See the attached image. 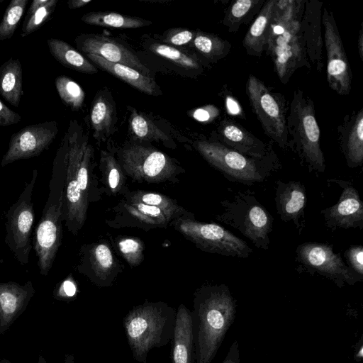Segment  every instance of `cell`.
<instances>
[{
    "label": "cell",
    "mask_w": 363,
    "mask_h": 363,
    "mask_svg": "<svg viewBox=\"0 0 363 363\" xmlns=\"http://www.w3.org/2000/svg\"><path fill=\"white\" fill-rule=\"evenodd\" d=\"M191 45L208 62H217L230 52V43L219 36L203 31H196Z\"/></svg>",
    "instance_id": "33"
},
{
    "label": "cell",
    "mask_w": 363,
    "mask_h": 363,
    "mask_svg": "<svg viewBox=\"0 0 363 363\" xmlns=\"http://www.w3.org/2000/svg\"><path fill=\"white\" fill-rule=\"evenodd\" d=\"M223 212L216 219L240 232L259 249L269 248L274 218L250 191H238L221 201Z\"/></svg>",
    "instance_id": "7"
},
{
    "label": "cell",
    "mask_w": 363,
    "mask_h": 363,
    "mask_svg": "<svg viewBox=\"0 0 363 363\" xmlns=\"http://www.w3.org/2000/svg\"><path fill=\"white\" fill-rule=\"evenodd\" d=\"M219 114L218 109L212 105H208L194 110L191 116L200 122H208Z\"/></svg>",
    "instance_id": "46"
},
{
    "label": "cell",
    "mask_w": 363,
    "mask_h": 363,
    "mask_svg": "<svg viewBox=\"0 0 363 363\" xmlns=\"http://www.w3.org/2000/svg\"><path fill=\"white\" fill-rule=\"evenodd\" d=\"M357 50L359 58L363 62V22L361 23L357 38Z\"/></svg>",
    "instance_id": "49"
},
{
    "label": "cell",
    "mask_w": 363,
    "mask_h": 363,
    "mask_svg": "<svg viewBox=\"0 0 363 363\" xmlns=\"http://www.w3.org/2000/svg\"><path fill=\"white\" fill-rule=\"evenodd\" d=\"M0 363H11V362L6 359H2L0 360Z\"/></svg>",
    "instance_id": "52"
},
{
    "label": "cell",
    "mask_w": 363,
    "mask_h": 363,
    "mask_svg": "<svg viewBox=\"0 0 363 363\" xmlns=\"http://www.w3.org/2000/svg\"><path fill=\"white\" fill-rule=\"evenodd\" d=\"M117 247L125 260L132 267L139 265L144 259V244L138 238L123 237L117 241Z\"/></svg>",
    "instance_id": "41"
},
{
    "label": "cell",
    "mask_w": 363,
    "mask_h": 363,
    "mask_svg": "<svg viewBox=\"0 0 363 363\" xmlns=\"http://www.w3.org/2000/svg\"><path fill=\"white\" fill-rule=\"evenodd\" d=\"M123 216L140 227L164 228L179 218L176 215L160 208L125 199L119 207Z\"/></svg>",
    "instance_id": "28"
},
{
    "label": "cell",
    "mask_w": 363,
    "mask_h": 363,
    "mask_svg": "<svg viewBox=\"0 0 363 363\" xmlns=\"http://www.w3.org/2000/svg\"><path fill=\"white\" fill-rule=\"evenodd\" d=\"M28 3V0H12L9 2L0 22V40H9L13 35Z\"/></svg>",
    "instance_id": "40"
},
{
    "label": "cell",
    "mask_w": 363,
    "mask_h": 363,
    "mask_svg": "<svg viewBox=\"0 0 363 363\" xmlns=\"http://www.w3.org/2000/svg\"><path fill=\"white\" fill-rule=\"evenodd\" d=\"M276 0L264 3L247 31L242 45L248 55L260 57L266 50Z\"/></svg>",
    "instance_id": "26"
},
{
    "label": "cell",
    "mask_w": 363,
    "mask_h": 363,
    "mask_svg": "<svg viewBox=\"0 0 363 363\" xmlns=\"http://www.w3.org/2000/svg\"><path fill=\"white\" fill-rule=\"evenodd\" d=\"M298 272L323 276L338 287L345 284L354 285L362 281L363 277L354 272L343 262L340 253L333 251V245L317 242L299 245L296 250Z\"/></svg>",
    "instance_id": "13"
},
{
    "label": "cell",
    "mask_w": 363,
    "mask_h": 363,
    "mask_svg": "<svg viewBox=\"0 0 363 363\" xmlns=\"http://www.w3.org/2000/svg\"><path fill=\"white\" fill-rule=\"evenodd\" d=\"M47 44L50 54L63 66L82 73H97L96 67L67 42L51 38Z\"/></svg>",
    "instance_id": "30"
},
{
    "label": "cell",
    "mask_w": 363,
    "mask_h": 363,
    "mask_svg": "<svg viewBox=\"0 0 363 363\" xmlns=\"http://www.w3.org/2000/svg\"><path fill=\"white\" fill-rule=\"evenodd\" d=\"M348 267L363 277V247L360 245L350 246L344 253Z\"/></svg>",
    "instance_id": "43"
},
{
    "label": "cell",
    "mask_w": 363,
    "mask_h": 363,
    "mask_svg": "<svg viewBox=\"0 0 363 363\" xmlns=\"http://www.w3.org/2000/svg\"><path fill=\"white\" fill-rule=\"evenodd\" d=\"M176 314L174 308L167 303L147 300L126 314L123 324L137 362L147 363V354L152 349L164 347L172 339Z\"/></svg>",
    "instance_id": "4"
},
{
    "label": "cell",
    "mask_w": 363,
    "mask_h": 363,
    "mask_svg": "<svg viewBox=\"0 0 363 363\" xmlns=\"http://www.w3.org/2000/svg\"><path fill=\"white\" fill-rule=\"evenodd\" d=\"M301 20L272 21L266 46L280 82L286 84L301 67L311 68L300 26Z\"/></svg>",
    "instance_id": "8"
},
{
    "label": "cell",
    "mask_w": 363,
    "mask_h": 363,
    "mask_svg": "<svg viewBox=\"0 0 363 363\" xmlns=\"http://www.w3.org/2000/svg\"><path fill=\"white\" fill-rule=\"evenodd\" d=\"M91 1V0H69L67 1V6L70 9H76L86 6Z\"/></svg>",
    "instance_id": "50"
},
{
    "label": "cell",
    "mask_w": 363,
    "mask_h": 363,
    "mask_svg": "<svg viewBox=\"0 0 363 363\" xmlns=\"http://www.w3.org/2000/svg\"><path fill=\"white\" fill-rule=\"evenodd\" d=\"M125 199L160 208L176 215L179 218H191V213L179 206L177 201L160 193L138 190L128 193L125 196Z\"/></svg>",
    "instance_id": "37"
},
{
    "label": "cell",
    "mask_w": 363,
    "mask_h": 363,
    "mask_svg": "<svg viewBox=\"0 0 363 363\" xmlns=\"http://www.w3.org/2000/svg\"><path fill=\"white\" fill-rule=\"evenodd\" d=\"M275 203L281 220L292 221L299 233L305 226L306 191L300 182H276Z\"/></svg>",
    "instance_id": "21"
},
{
    "label": "cell",
    "mask_w": 363,
    "mask_h": 363,
    "mask_svg": "<svg viewBox=\"0 0 363 363\" xmlns=\"http://www.w3.org/2000/svg\"><path fill=\"white\" fill-rule=\"evenodd\" d=\"M245 91L264 134L282 150H289L286 130L289 106L284 96L253 74L248 76Z\"/></svg>",
    "instance_id": "9"
},
{
    "label": "cell",
    "mask_w": 363,
    "mask_h": 363,
    "mask_svg": "<svg viewBox=\"0 0 363 363\" xmlns=\"http://www.w3.org/2000/svg\"><path fill=\"white\" fill-rule=\"evenodd\" d=\"M193 145L227 179L245 185L263 182L281 166L277 154L262 159L250 157L224 146L211 137L203 136L195 140Z\"/></svg>",
    "instance_id": "6"
},
{
    "label": "cell",
    "mask_w": 363,
    "mask_h": 363,
    "mask_svg": "<svg viewBox=\"0 0 363 363\" xmlns=\"http://www.w3.org/2000/svg\"><path fill=\"white\" fill-rule=\"evenodd\" d=\"M118 162L125 174L138 182L160 183L172 180L179 167L169 156L138 143L123 147Z\"/></svg>",
    "instance_id": "12"
},
{
    "label": "cell",
    "mask_w": 363,
    "mask_h": 363,
    "mask_svg": "<svg viewBox=\"0 0 363 363\" xmlns=\"http://www.w3.org/2000/svg\"><path fill=\"white\" fill-rule=\"evenodd\" d=\"M196 33V31L187 28H172L164 33L162 40L170 46H182L191 43Z\"/></svg>",
    "instance_id": "42"
},
{
    "label": "cell",
    "mask_w": 363,
    "mask_h": 363,
    "mask_svg": "<svg viewBox=\"0 0 363 363\" xmlns=\"http://www.w3.org/2000/svg\"><path fill=\"white\" fill-rule=\"evenodd\" d=\"M84 56L103 70L144 94L155 96L162 94L160 87L151 77L146 76L128 66L108 62L94 54H85Z\"/></svg>",
    "instance_id": "25"
},
{
    "label": "cell",
    "mask_w": 363,
    "mask_h": 363,
    "mask_svg": "<svg viewBox=\"0 0 363 363\" xmlns=\"http://www.w3.org/2000/svg\"><path fill=\"white\" fill-rule=\"evenodd\" d=\"M264 0H236L225 11L222 23L230 33H236L242 24L250 22L258 14Z\"/></svg>",
    "instance_id": "31"
},
{
    "label": "cell",
    "mask_w": 363,
    "mask_h": 363,
    "mask_svg": "<svg viewBox=\"0 0 363 363\" xmlns=\"http://www.w3.org/2000/svg\"><path fill=\"white\" fill-rule=\"evenodd\" d=\"M0 94L10 104L18 107L23 96V68L19 59L10 57L0 66Z\"/></svg>",
    "instance_id": "29"
},
{
    "label": "cell",
    "mask_w": 363,
    "mask_h": 363,
    "mask_svg": "<svg viewBox=\"0 0 363 363\" xmlns=\"http://www.w3.org/2000/svg\"><path fill=\"white\" fill-rule=\"evenodd\" d=\"M172 226L200 250L224 256L248 258L252 249L242 239L215 223L191 218L174 220Z\"/></svg>",
    "instance_id": "10"
},
{
    "label": "cell",
    "mask_w": 363,
    "mask_h": 363,
    "mask_svg": "<svg viewBox=\"0 0 363 363\" xmlns=\"http://www.w3.org/2000/svg\"><path fill=\"white\" fill-rule=\"evenodd\" d=\"M60 144L66 161L64 221L67 229L76 235L86 219L94 151L88 135L75 119L69 121Z\"/></svg>",
    "instance_id": "1"
},
{
    "label": "cell",
    "mask_w": 363,
    "mask_h": 363,
    "mask_svg": "<svg viewBox=\"0 0 363 363\" xmlns=\"http://www.w3.org/2000/svg\"><path fill=\"white\" fill-rule=\"evenodd\" d=\"M65 178V155L60 144L53 160L48 197L33 241L39 272L43 276L48 274L62 244Z\"/></svg>",
    "instance_id": "3"
},
{
    "label": "cell",
    "mask_w": 363,
    "mask_h": 363,
    "mask_svg": "<svg viewBox=\"0 0 363 363\" xmlns=\"http://www.w3.org/2000/svg\"><path fill=\"white\" fill-rule=\"evenodd\" d=\"M62 101L72 111H79L84 105L85 94L81 86L72 79L60 75L55 80Z\"/></svg>",
    "instance_id": "39"
},
{
    "label": "cell",
    "mask_w": 363,
    "mask_h": 363,
    "mask_svg": "<svg viewBox=\"0 0 363 363\" xmlns=\"http://www.w3.org/2000/svg\"><path fill=\"white\" fill-rule=\"evenodd\" d=\"M77 48L84 54H94L104 60L132 67L150 77V69L128 48L116 40L95 33H82L74 40Z\"/></svg>",
    "instance_id": "17"
},
{
    "label": "cell",
    "mask_w": 363,
    "mask_h": 363,
    "mask_svg": "<svg viewBox=\"0 0 363 363\" xmlns=\"http://www.w3.org/2000/svg\"><path fill=\"white\" fill-rule=\"evenodd\" d=\"M81 20L89 25L121 29L138 28L152 23L140 18L108 11L89 12L83 15Z\"/></svg>",
    "instance_id": "34"
},
{
    "label": "cell",
    "mask_w": 363,
    "mask_h": 363,
    "mask_svg": "<svg viewBox=\"0 0 363 363\" xmlns=\"http://www.w3.org/2000/svg\"><path fill=\"white\" fill-rule=\"evenodd\" d=\"M58 131L57 122L51 121L31 124L14 133L1 159V166L39 155L48 149Z\"/></svg>",
    "instance_id": "15"
},
{
    "label": "cell",
    "mask_w": 363,
    "mask_h": 363,
    "mask_svg": "<svg viewBox=\"0 0 363 363\" xmlns=\"http://www.w3.org/2000/svg\"><path fill=\"white\" fill-rule=\"evenodd\" d=\"M88 262L90 272L87 276L96 285L110 286L116 275V262L113 254L106 242H96L89 247L84 256Z\"/></svg>",
    "instance_id": "27"
},
{
    "label": "cell",
    "mask_w": 363,
    "mask_h": 363,
    "mask_svg": "<svg viewBox=\"0 0 363 363\" xmlns=\"http://www.w3.org/2000/svg\"><path fill=\"white\" fill-rule=\"evenodd\" d=\"M240 350L239 343L237 340L234 341L230 347V349L222 363H240Z\"/></svg>",
    "instance_id": "47"
},
{
    "label": "cell",
    "mask_w": 363,
    "mask_h": 363,
    "mask_svg": "<svg viewBox=\"0 0 363 363\" xmlns=\"http://www.w3.org/2000/svg\"><path fill=\"white\" fill-rule=\"evenodd\" d=\"M323 3L305 0L300 26L308 60L318 72L324 67L322 12Z\"/></svg>",
    "instance_id": "19"
},
{
    "label": "cell",
    "mask_w": 363,
    "mask_h": 363,
    "mask_svg": "<svg viewBox=\"0 0 363 363\" xmlns=\"http://www.w3.org/2000/svg\"><path fill=\"white\" fill-rule=\"evenodd\" d=\"M337 140L350 168L363 163V107L345 115L336 129Z\"/></svg>",
    "instance_id": "20"
},
{
    "label": "cell",
    "mask_w": 363,
    "mask_h": 363,
    "mask_svg": "<svg viewBox=\"0 0 363 363\" xmlns=\"http://www.w3.org/2000/svg\"><path fill=\"white\" fill-rule=\"evenodd\" d=\"M35 290L31 281L0 282V335L6 333L27 308Z\"/></svg>",
    "instance_id": "22"
},
{
    "label": "cell",
    "mask_w": 363,
    "mask_h": 363,
    "mask_svg": "<svg viewBox=\"0 0 363 363\" xmlns=\"http://www.w3.org/2000/svg\"><path fill=\"white\" fill-rule=\"evenodd\" d=\"M4 0H0V4L2 3Z\"/></svg>",
    "instance_id": "53"
},
{
    "label": "cell",
    "mask_w": 363,
    "mask_h": 363,
    "mask_svg": "<svg viewBox=\"0 0 363 363\" xmlns=\"http://www.w3.org/2000/svg\"><path fill=\"white\" fill-rule=\"evenodd\" d=\"M151 52L186 69L201 72L203 66L200 61L173 46L162 43H152L149 46Z\"/></svg>",
    "instance_id": "38"
},
{
    "label": "cell",
    "mask_w": 363,
    "mask_h": 363,
    "mask_svg": "<svg viewBox=\"0 0 363 363\" xmlns=\"http://www.w3.org/2000/svg\"><path fill=\"white\" fill-rule=\"evenodd\" d=\"M77 286L71 277H67L56 286L53 291V297L61 301H69L77 294Z\"/></svg>",
    "instance_id": "44"
},
{
    "label": "cell",
    "mask_w": 363,
    "mask_h": 363,
    "mask_svg": "<svg viewBox=\"0 0 363 363\" xmlns=\"http://www.w3.org/2000/svg\"><path fill=\"white\" fill-rule=\"evenodd\" d=\"M21 116L9 108L0 99V127H6L19 123Z\"/></svg>",
    "instance_id": "45"
},
{
    "label": "cell",
    "mask_w": 363,
    "mask_h": 363,
    "mask_svg": "<svg viewBox=\"0 0 363 363\" xmlns=\"http://www.w3.org/2000/svg\"><path fill=\"white\" fill-rule=\"evenodd\" d=\"M288 148L304 162L309 172L323 173L325 160L313 99L301 89L294 91L286 116Z\"/></svg>",
    "instance_id": "5"
},
{
    "label": "cell",
    "mask_w": 363,
    "mask_h": 363,
    "mask_svg": "<svg viewBox=\"0 0 363 363\" xmlns=\"http://www.w3.org/2000/svg\"><path fill=\"white\" fill-rule=\"evenodd\" d=\"M172 340V363H194L191 315L184 304L177 311Z\"/></svg>",
    "instance_id": "24"
},
{
    "label": "cell",
    "mask_w": 363,
    "mask_h": 363,
    "mask_svg": "<svg viewBox=\"0 0 363 363\" xmlns=\"http://www.w3.org/2000/svg\"><path fill=\"white\" fill-rule=\"evenodd\" d=\"M225 105L228 111L232 114H238L241 111L240 108L239 104L238 102L233 99V97H230V96H226L225 97Z\"/></svg>",
    "instance_id": "48"
},
{
    "label": "cell",
    "mask_w": 363,
    "mask_h": 363,
    "mask_svg": "<svg viewBox=\"0 0 363 363\" xmlns=\"http://www.w3.org/2000/svg\"><path fill=\"white\" fill-rule=\"evenodd\" d=\"M224 146L246 156L262 159L276 152L272 143H265L234 120H221L211 136Z\"/></svg>",
    "instance_id": "18"
},
{
    "label": "cell",
    "mask_w": 363,
    "mask_h": 363,
    "mask_svg": "<svg viewBox=\"0 0 363 363\" xmlns=\"http://www.w3.org/2000/svg\"><path fill=\"white\" fill-rule=\"evenodd\" d=\"M191 311L196 363H211L234 322L236 301L226 285L203 286Z\"/></svg>",
    "instance_id": "2"
},
{
    "label": "cell",
    "mask_w": 363,
    "mask_h": 363,
    "mask_svg": "<svg viewBox=\"0 0 363 363\" xmlns=\"http://www.w3.org/2000/svg\"><path fill=\"white\" fill-rule=\"evenodd\" d=\"M129 128L132 135L145 141H155L169 147H175L172 139L145 115L133 108L129 117Z\"/></svg>",
    "instance_id": "32"
},
{
    "label": "cell",
    "mask_w": 363,
    "mask_h": 363,
    "mask_svg": "<svg viewBox=\"0 0 363 363\" xmlns=\"http://www.w3.org/2000/svg\"><path fill=\"white\" fill-rule=\"evenodd\" d=\"M116 104L107 90L99 91L91 106L90 125L98 143L105 142L116 131L117 122Z\"/></svg>",
    "instance_id": "23"
},
{
    "label": "cell",
    "mask_w": 363,
    "mask_h": 363,
    "mask_svg": "<svg viewBox=\"0 0 363 363\" xmlns=\"http://www.w3.org/2000/svg\"><path fill=\"white\" fill-rule=\"evenodd\" d=\"M322 28L326 52V78L329 87L340 96L352 90V73L334 15L323 7Z\"/></svg>",
    "instance_id": "14"
},
{
    "label": "cell",
    "mask_w": 363,
    "mask_h": 363,
    "mask_svg": "<svg viewBox=\"0 0 363 363\" xmlns=\"http://www.w3.org/2000/svg\"><path fill=\"white\" fill-rule=\"evenodd\" d=\"M100 169L105 186L113 194L122 192L125 177V173L113 153L106 150L101 151Z\"/></svg>",
    "instance_id": "36"
},
{
    "label": "cell",
    "mask_w": 363,
    "mask_h": 363,
    "mask_svg": "<svg viewBox=\"0 0 363 363\" xmlns=\"http://www.w3.org/2000/svg\"><path fill=\"white\" fill-rule=\"evenodd\" d=\"M38 177V170L33 169L30 179L16 201L6 213L5 242L21 265L29 262L32 249L31 232L35 213L32 194Z\"/></svg>",
    "instance_id": "11"
},
{
    "label": "cell",
    "mask_w": 363,
    "mask_h": 363,
    "mask_svg": "<svg viewBox=\"0 0 363 363\" xmlns=\"http://www.w3.org/2000/svg\"><path fill=\"white\" fill-rule=\"evenodd\" d=\"M38 363H48V362L41 354H39ZM63 363H74V354H66Z\"/></svg>",
    "instance_id": "51"
},
{
    "label": "cell",
    "mask_w": 363,
    "mask_h": 363,
    "mask_svg": "<svg viewBox=\"0 0 363 363\" xmlns=\"http://www.w3.org/2000/svg\"><path fill=\"white\" fill-rule=\"evenodd\" d=\"M342 189L339 199L334 205L320 211L325 225L332 231L338 228H363V204L358 191L349 181L330 179Z\"/></svg>",
    "instance_id": "16"
},
{
    "label": "cell",
    "mask_w": 363,
    "mask_h": 363,
    "mask_svg": "<svg viewBox=\"0 0 363 363\" xmlns=\"http://www.w3.org/2000/svg\"><path fill=\"white\" fill-rule=\"evenodd\" d=\"M58 0L32 1L23 22L21 36L26 37L40 28L55 10Z\"/></svg>",
    "instance_id": "35"
}]
</instances>
